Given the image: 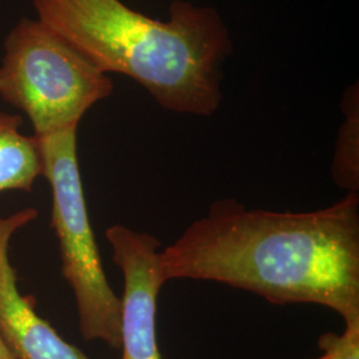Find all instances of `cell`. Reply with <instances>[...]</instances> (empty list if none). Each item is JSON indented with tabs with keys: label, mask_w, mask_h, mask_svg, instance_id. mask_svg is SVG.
I'll list each match as a JSON object with an SVG mask.
<instances>
[{
	"label": "cell",
	"mask_w": 359,
	"mask_h": 359,
	"mask_svg": "<svg viewBox=\"0 0 359 359\" xmlns=\"http://www.w3.org/2000/svg\"><path fill=\"white\" fill-rule=\"evenodd\" d=\"M163 283L213 281L270 304H316L359 322V196L314 212L213 203L158 253Z\"/></svg>",
	"instance_id": "obj_1"
},
{
	"label": "cell",
	"mask_w": 359,
	"mask_h": 359,
	"mask_svg": "<svg viewBox=\"0 0 359 359\" xmlns=\"http://www.w3.org/2000/svg\"><path fill=\"white\" fill-rule=\"evenodd\" d=\"M38 20L104 74L140 84L170 112L212 116L231 34L216 8L175 0L167 20L120 0H32Z\"/></svg>",
	"instance_id": "obj_2"
},
{
	"label": "cell",
	"mask_w": 359,
	"mask_h": 359,
	"mask_svg": "<svg viewBox=\"0 0 359 359\" xmlns=\"http://www.w3.org/2000/svg\"><path fill=\"white\" fill-rule=\"evenodd\" d=\"M112 90L111 77L38 19H20L6 38L0 97L28 116L36 137L77 128Z\"/></svg>",
	"instance_id": "obj_3"
},
{
	"label": "cell",
	"mask_w": 359,
	"mask_h": 359,
	"mask_svg": "<svg viewBox=\"0 0 359 359\" xmlns=\"http://www.w3.org/2000/svg\"><path fill=\"white\" fill-rule=\"evenodd\" d=\"M36 140L41 175L51 185V226L59 241L63 277L75 295L80 333L86 341L120 348L121 299L107 280L90 226L77 158V128Z\"/></svg>",
	"instance_id": "obj_4"
},
{
	"label": "cell",
	"mask_w": 359,
	"mask_h": 359,
	"mask_svg": "<svg viewBox=\"0 0 359 359\" xmlns=\"http://www.w3.org/2000/svg\"><path fill=\"white\" fill-rule=\"evenodd\" d=\"M114 262L124 276L121 298V359H161L157 346V297L164 286L158 274L160 241L148 233L114 225L105 231Z\"/></svg>",
	"instance_id": "obj_5"
},
{
	"label": "cell",
	"mask_w": 359,
	"mask_h": 359,
	"mask_svg": "<svg viewBox=\"0 0 359 359\" xmlns=\"http://www.w3.org/2000/svg\"><path fill=\"white\" fill-rule=\"evenodd\" d=\"M36 216L34 208L0 216V337L15 359H90L39 316L32 297L20 294L18 289L10 243L13 233Z\"/></svg>",
	"instance_id": "obj_6"
},
{
	"label": "cell",
	"mask_w": 359,
	"mask_h": 359,
	"mask_svg": "<svg viewBox=\"0 0 359 359\" xmlns=\"http://www.w3.org/2000/svg\"><path fill=\"white\" fill-rule=\"evenodd\" d=\"M22 123L20 116L0 112V193L31 192L41 176L38 140L19 130Z\"/></svg>",
	"instance_id": "obj_7"
},
{
	"label": "cell",
	"mask_w": 359,
	"mask_h": 359,
	"mask_svg": "<svg viewBox=\"0 0 359 359\" xmlns=\"http://www.w3.org/2000/svg\"><path fill=\"white\" fill-rule=\"evenodd\" d=\"M345 120L335 145L332 175L338 187L358 193L359 189V86L347 87L341 103Z\"/></svg>",
	"instance_id": "obj_8"
},
{
	"label": "cell",
	"mask_w": 359,
	"mask_h": 359,
	"mask_svg": "<svg viewBox=\"0 0 359 359\" xmlns=\"http://www.w3.org/2000/svg\"><path fill=\"white\" fill-rule=\"evenodd\" d=\"M318 347L323 354L317 359H359V322L345 325L342 334H322Z\"/></svg>",
	"instance_id": "obj_9"
},
{
	"label": "cell",
	"mask_w": 359,
	"mask_h": 359,
	"mask_svg": "<svg viewBox=\"0 0 359 359\" xmlns=\"http://www.w3.org/2000/svg\"><path fill=\"white\" fill-rule=\"evenodd\" d=\"M0 359H15L13 354L10 353V350L4 345L1 337H0Z\"/></svg>",
	"instance_id": "obj_10"
}]
</instances>
